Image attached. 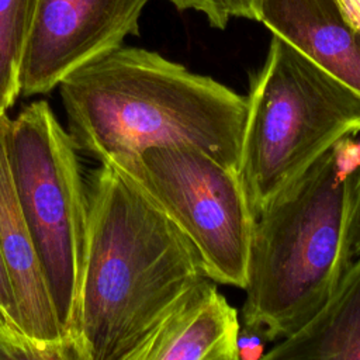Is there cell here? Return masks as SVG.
I'll return each mask as SVG.
<instances>
[{
  "label": "cell",
  "instance_id": "1",
  "mask_svg": "<svg viewBox=\"0 0 360 360\" xmlns=\"http://www.w3.org/2000/svg\"><path fill=\"white\" fill-rule=\"evenodd\" d=\"M89 232L76 360H125L198 283L193 243L121 169L100 163L87 184Z\"/></svg>",
  "mask_w": 360,
  "mask_h": 360
},
{
  "label": "cell",
  "instance_id": "2",
  "mask_svg": "<svg viewBox=\"0 0 360 360\" xmlns=\"http://www.w3.org/2000/svg\"><path fill=\"white\" fill-rule=\"evenodd\" d=\"M69 135L100 163L188 145L238 172L246 97L158 52L121 46L59 84Z\"/></svg>",
  "mask_w": 360,
  "mask_h": 360
},
{
  "label": "cell",
  "instance_id": "3",
  "mask_svg": "<svg viewBox=\"0 0 360 360\" xmlns=\"http://www.w3.org/2000/svg\"><path fill=\"white\" fill-rule=\"evenodd\" d=\"M356 174L345 176L330 149L255 219L240 322L269 342L318 312L349 267L343 242Z\"/></svg>",
  "mask_w": 360,
  "mask_h": 360
},
{
  "label": "cell",
  "instance_id": "4",
  "mask_svg": "<svg viewBox=\"0 0 360 360\" xmlns=\"http://www.w3.org/2000/svg\"><path fill=\"white\" fill-rule=\"evenodd\" d=\"M360 132V94L273 35L246 96L239 179L256 219L340 141Z\"/></svg>",
  "mask_w": 360,
  "mask_h": 360
},
{
  "label": "cell",
  "instance_id": "5",
  "mask_svg": "<svg viewBox=\"0 0 360 360\" xmlns=\"http://www.w3.org/2000/svg\"><path fill=\"white\" fill-rule=\"evenodd\" d=\"M7 146L58 325L73 347L89 232L87 184L77 149L44 100L30 103L10 121Z\"/></svg>",
  "mask_w": 360,
  "mask_h": 360
},
{
  "label": "cell",
  "instance_id": "6",
  "mask_svg": "<svg viewBox=\"0 0 360 360\" xmlns=\"http://www.w3.org/2000/svg\"><path fill=\"white\" fill-rule=\"evenodd\" d=\"M128 174L197 249L208 277L245 288L255 218L239 173L188 145L107 162Z\"/></svg>",
  "mask_w": 360,
  "mask_h": 360
},
{
  "label": "cell",
  "instance_id": "7",
  "mask_svg": "<svg viewBox=\"0 0 360 360\" xmlns=\"http://www.w3.org/2000/svg\"><path fill=\"white\" fill-rule=\"evenodd\" d=\"M148 0H38L20 68V94H45L139 34Z\"/></svg>",
  "mask_w": 360,
  "mask_h": 360
},
{
  "label": "cell",
  "instance_id": "8",
  "mask_svg": "<svg viewBox=\"0 0 360 360\" xmlns=\"http://www.w3.org/2000/svg\"><path fill=\"white\" fill-rule=\"evenodd\" d=\"M10 121L6 112H0V250L11 283L18 325L31 340L65 342L10 167Z\"/></svg>",
  "mask_w": 360,
  "mask_h": 360
},
{
  "label": "cell",
  "instance_id": "9",
  "mask_svg": "<svg viewBox=\"0 0 360 360\" xmlns=\"http://www.w3.org/2000/svg\"><path fill=\"white\" fill-rule=\"evenodd\" d=\"M256 21L360 94V32L338 0H256Z\"/></svg>",
  "mask_w": 360,
  "mask_h": 360
},
{
  "label": "cell",
  "instance_id": "10",
  "mask_svg": "<svg viewBox=\"0 0 360 360\" xmlns=\"http://www.w3.org/2000/svg\"><path fill=\"white\" fill-rule=\"evenodd\" d=\"M215 284L193 287L125 360H204L236 339L238 311Z\"/></svg>",
  "mask_w": 360,
  "mask_h": 360
},
{
  "label": "cell",
  "instance_id": "11",
  "mask_svg": "<svg viewBox=\"0 0 360 360\" xmlns=\"http://www.w3.org/2000/svg\"><path fill=\"white\" fill-rule=\"evenodd\" d=\"M262 360H360V256L321 309Z\"/></svg>",
  "mask_w": 360,
  "mask_h": 360
},
{
  "label": "cell",
  "instance_id": "12",
  "mask_svg": "<svg viewBox=\"0 0 360 360\" xmlns=\"http://www.w3.org/2000/svg\"><path fill=\"white\" fill-rule=\"evenodd\" d=\"M38 0H0V112L20 96V68Z\"/></svg>",
  "mask_w": 360,
  "mask_h": 360
},
{
  "label": "cell",
  "instance_id": "13",
  "mask_svg": "<svg viewBox=\"0 0 360 360\" xmlns=\"http://www.w3.org/2000/svg\"><path fill=\"white\" fill-rule=\"evenodd\" d=\"M0 360H76L66 342H35L0 329Z\"/></svg>",
  "mask_w": 360,
  "mask_h": 360
},
{
  "label": "cell",
  "instance_id": "14",
  "mask_svg": "<svg viewBox=\"0 0 360 360\" xmlns=\"http://www.w3.org/2000/svg\"><path fill=\"white\" fill-rule=\"evenodd\" d=\"M177 10L202 14L211 27L224 30L232 17L256 21V0H167Z\"/></svg>",
  "mask_w": 360,
  "mask_h": 360
},
{
  "label": "cell",
  "instance_id": "15",
  "mask_svg": "<svg viewBox=\"0 0 360 360\" xmlns=\"http://www.w3.org/2000/svg\"><path fill=\"white\" fill-rule=\"evenodd\" d=\"M343 245L346 263L350 264L356 257L360 256V170L356 174L352 190Z\"/></svg>",
  "mask_w": 360,
  "mask_h": 360
},
{
  "label": "cell",
  "instance_id": "16",
  "mask_svg": "<svg viewBox=\"0 0 360 360\" xmlns=\"http://www.w3.org/2000/svg\"><path fill=\"white\" fill-rule=\"evenodd\" d=\"M267 338L264 332L253 325H239L236 335V352L239 360H262L266 353Z\"/></svg>",
  "mask_w": 360,
  "mask_h": 360
},
{
  "label": "cell",
  "instance_id": "17",
  "mask_svg": "<svg viewBox=\"0 0 360 360\" xmlns=\"http://www.w3.org/2000/svg\"><path fill=\"white\" fill-rule=\"evenodd\" d=\"M0 319L7 326L8 330H11L15 335L25 336L18 325V315H17V308H15L14 295L11 290V283H10L8 273L1 256V250H0Z\"/></svg>",
  "mask_w": 360,
  "mask_h": 360
},
{
  "label": "cell",
  "instance_id": "18",
  "mask_svg": "<svg viewBox=\"0 0 360 360\" xmlns=\"http://www.w3.org/2000/svg\"><path fill=\"white\" fill-rule=\"evenodd\" d=\"M345 15L360 32V0H338Z\"/></svg>",
  "mask_w": 360,
  "mask_h": 360
},
{
  "label": "cell",
  "instance_id": "19",
  "mask_svg": "<svg viewBox=\"0 0 360 360\" xmlns=\"http://www.w3.org/2000/svg\"><path fill=\"white\" fill-rule=\"evenodd\" d=\"M204 360H239L236 352V339L222 345L215 352L208 354Z\"/></svg>",
  "mask_w": 360,
  "mask_h": 360
},
{
  "label": "cell",
  "instance_id": "20",
  "mask_svg": "<svg viewBox=\"0 0 360 360\" xmlns=\"http://www.w3.org/2000/svg\"><path fill=\"white\" fill-rule=\"evenodd\" d=\"M0 329H1V330H7V332H10V333H13V332H11V330H8V329H7V326H6V325H4V323H3V321H1V319H0ZM14 335H15V333H14ZM18 336H21V335H18Z\"/></svg>",
  "mask_w": 360,
  "mask_h": 360
}]
</instances>
